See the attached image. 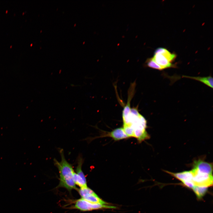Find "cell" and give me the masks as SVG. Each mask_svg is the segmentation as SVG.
Returning <instances> with one entry per match:
<instances>
[{
	"label": "cell",
	"instance_id": "6da1fadb",
	"mask_svg": "<svg viewBox=\"0 0 213 213\" xmlns=\"http://www.w3.org/2000/svg\"><path fill=\"white\" fill-rule=\"evenodd\" d=\"M122 117L123 128L129 138H135L139 142L149 138L146 129L147 121L136 109H131L128 115Z\"/></svg>",
	"mask_w": 213,
	"mask_h": 213
},
{
	"label": "cell",
	"instance_id": "7a4b0ae2",
	"mask_svg": "<svg viewBox=\"0 0 213 213\" xmlns=\"http://www.w3.org/2000/svg\"><path fill=\"white\" fill-rule=\"evenodd\" d=\"M59 150L61 161L59 162L55 159H54V165L57 168L59 173V182L58 187H64L69 191L77 189L74 179L75 172L73 166L66 159L63 150L59 149Z\"/></svg>",
	"mask_w": 213,
	"mask_h": 213
},
{
	"label": "cell",
	"instance_id": "3957f363",
	"mask_svg": "<svg viewBox=\"0 0 213 213\" xmlns=\"http://www.w3.org/2000/svg\"><path fill=\"white\" fill-rule=\"evenodd\" d=\"M176 57V55L171 53L166 49L158 48L154 51L153 60L163 70L170 68H175L176 66L172 63Z\"/></svg>",
	"mask_w": 213,
	"mask_h": 213
},
{
	"label": "cell",
	"instance_id": "277c9868",
	"mask_svg": "<svg viewBox=\"0 0 213 213\" xmlns=\"http://www.w3.org/2000/svg\"><path fill=\"white\" fill-rule=\"evenodd\" d=\"M192 175V182L195 186L209 187L212 185V175L200 171L193 167L191 170Z\"/></svg>",
	"mask_w": 213,
	"mask_h": 213
},
{
	"label": "cell",
	"instance_id": "5b68a950",
	"mask_svg": "<svg viewBox=\"0 0 213 213\" xmlns=\"http://www.w3.org/2000/svg\"><path fill=\"white\" fill-rule=\"evenodd\" d=\"M74 207L76 209L83 211H91L104 208L114 209L116 208L115 206L105 204L91 203L81 198L75 201Z\"/></svg>",
	"mask_w": 213,
	"mask_h": 213
},
{
	"label": "cell",
	"instance_id": "8992f818",
	"mask_svg": "<svg viewBox=\"0 0 213 213\" xmlns=\"http://www.w3.org/2000/svg\"><path fill=\"white\" fill-rule=\"evenodd\" d=\"M83 162L82 157L79 155L77 159V166L76 172L74 175V181L75 185H78L80 188L87 187L85 177L82 170Z\"/></svg>",
	"mask_w": 213,
	"mask_h": 213
},
{
	"label": "cell",
	"instance_id": "52a82bcc",
	"mask_svg": "<svg viewBox=\"0 0 213 213\" xmlns=\"http://www.w3.org/2000/svg\"><path fill=\"white\" fill-rule=\"evenodd\" d=\"M78 191L81 198L87 201L95 204H107L100 199L93 190L88 187L80 188Z\"/></svg>",
	"mask_w": 213,
	"mask_h": 213
},
{
	"label": "cell",
	"instance_id": "ba28073f",
	"mask_svg": "<svg viewBox=\"0 0 213 213\" xmlns=\"http://www.w3.org/2000/svg\"><path fill=\"white\" fill-rule=\"evenodd\" d=\"M166 172L183 183L185 182H193V175L191 170L178 173H173L167 171Z\"/></svg>",
	"mask_w": 213,
	"mask_h": 213
},
{
	"label": "cell",
	"instance_id": "9c48e42d",
	"mask_svg": "<svg viewBox=\"0 0 213 213\" xmlns=\"http://www.w3.org/2000/svg\"><path fill=\"white\" fill-rule=\"evenodd\" d=\"M106 135L112 138L116 141L129 138L125 132L123 128H116L107 133Z\"/></svg>",
	"mask_w": 213,
	"mask_h": 213
},
{
	"label": "cell",
	"instance_id": "30bf717a",
	"mask_svg": "<svg viewBox=\"0 0 213 213\" xmlns=\"http://www.w3.org/2000/svg\"><path fill=\"white\" fill-rule=\"evenodd\" d=\"M183 77L196 80L203 83L209 87L213 88V78L210 76L205 77L183 76Z\"/></svg>",
	"mask_w": 213,
	"mask_h": 213
},
{
	"label": "cell",
	"instance_id": "8fae6325",
	"mask_svg": "<svg viewBox=\"0 0 213 213\" xmlns=\"http://www.w3.org/2000/svg\"><path fill=\"white\" fill-rule=\"evenodd\" d=\"M208 188L206 187L194 186L192 189L197 197L201 199L206 193Z\"/></svg>",
	"mask_w": 213,
	"mask_h": 213
},
{
	"label": "cell",
	"instance_id": "7c38bea8",
	"mask_svg": "<svg viewBox=\"0 0 213 213\" xmlns=\"http://www.w3.org/2000/svg\"><path fill=\"white\" fill-rule=\"evenodd\" d=\"M147 66L153 69L162 70V68L158 65L152 59V58L147 59L146 61Z\"/></svg>",
	"mask_w": 213,
	"mask_h": 213
},
{
	"label": "cell",
	"instance_id": "4fadbf2b",
	"mask_svg": "<svg viewBox=\"0 0 213 213\" xmlns=\"http://www.w3.org/2000/svg\"><path fill=\"white\" fill-rule=\"evenodd\" d=\"M183 183L185 186L190 188L193 189L195 186L192 182H185Z\"/></svg>",
	"mask_w": 213,
	"mask_h": 213
}]
</instances>
